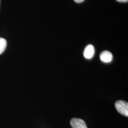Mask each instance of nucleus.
Instances as JSON below:
<instances>
[{"mask_svg":"<svg viewBox=\"0 0 128 128\" xmlns=\"http://www.w3.org/2000/svg\"><path fill=\"white\" fill-rule=\"evenodd\" d=\"M70 124L73 128H87L84 121L82 119L73 118L71 120Z\"/></svg>","mask_w":128,"mask_h":128,"instance_id":"2","label":"nucleus"},{"mask_svg":"<svg viewBox=\"0 0 128 128\" xmlns=\"http://www.w3.org/2000/svg\"><path fill=\"white\" fill-rule=\"evenodd\" d=\"M84 0H74V1L77 3H81Z\"/></svg>","mask_w":128,"mask_h":128,"instance_id":"7","label":"nucleus"},{"mask_svg":"<svg viewBox=\"0 0 128 128\" xmlns=\"http://www.w3.org/2000/svg\"><path fill=\"white\" fill-rule=\"evenodd\" d=\"M100 58L101 61L104 63H110L112 58L113 56L112 54L108 51H104L101 53L100 55Z\"/></svg>","mask_w":128,"mask_h":128,"instance_id":"4","label":"nucleus"},{"mask_svg":"<svg viewBox=\"0 0 128 128\" xmlns=\"http://www.w3.org/2000/svg\"><path fill=\"white\" fill-rule=\"evenodd\" d=\"M116 0L119 2H126L128 1V0Z\"/></svg>","mask_w":128,"mask_h":128,"instance_id":"6","label":"nucleus"},{"mask_svg":"<svg viewBox=\"0 0 128 128\" xmlns=\"http://www.w3.org/2000/svg\"><path fill=\"white\" fill-rule=\"evenodd\" d=\"M95 53V48L92 45H87L84 51V57L90 60L94 56Z\"/></svg>","mask_w":128,"mask_h":128,"instance_id":"3","label":"nucleus"},{"mask_svg":"<svg viewBox=\"0 0 128 128\" xmlns=\"http://www.w3.org/2000/svg\"><path fill=\"white\" fill-rule=\"evenodd\" d=\"M115 107L120 114L128 116V104L123 101H117L115 103Z\"/></svg>","mask_w":128,"mask_h":128,"instance_id":"1","label":"nucleus"},{"mask_svg":"<svg viewBox=\"0 0 128 128\" xmlns=\"http://www.w3.org/2000/svg\"><path fill=\"white\" fill-rule=\"evenodd\" d=\"M7 46V41L6 40L0 37V54L4 51Z\"/></svg>","mask_w":128,"mask_h":128,"instance_id":"5","label":"nucleus"}]
</instances>
